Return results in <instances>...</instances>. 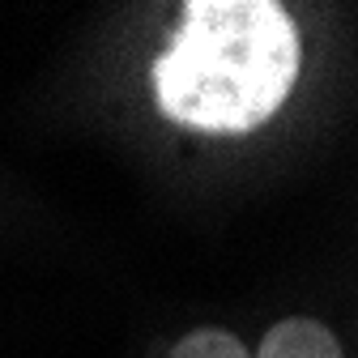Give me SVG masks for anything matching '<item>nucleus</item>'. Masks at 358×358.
Masks as SVG:
<instances>
[{"instance_id":"f257e3e1","label":"nucleus","mask_w":358,"mask_h":358,"mask_svg":"<svg viewBox=\"0 0 358 358\" xmlns=\"http://www.w3.org/2000/svg\"><path fill=\"white\" fill-rule=\"evenodd\" d=\"M299 77V30L278 0H192L154 64L166 120L196 132H248Z\"/></svg>"},{"instance_id":"f03ea898","label":"nucleus","mask_w":358,"mask_h":358,"mask_svg":"<svg viewBox=\"0 0 358 358\" xmlns=\"http://www.w3.org/2000/svg\"><path fill=\"white\" fill-rule=\"evenodd\" d=\"M252 358H341V350L320 320H282L264 333Z\"/></svg>"},{"instance_id":"7ed1b4c3","label":"nucleus","mask_w":358,"mask_h":358,"mask_svg":"<svg viewBox=\"0 0 358 358\" xmlns=\"http://www.w3.org/2000/svg\"><path fill=\"white\" fill-rule=\"evenodd\" d=\"M171 358H252L231 333H217V329H201V333H192V337H184L175 350H171Z\"/></svg>"}]
</instances>
